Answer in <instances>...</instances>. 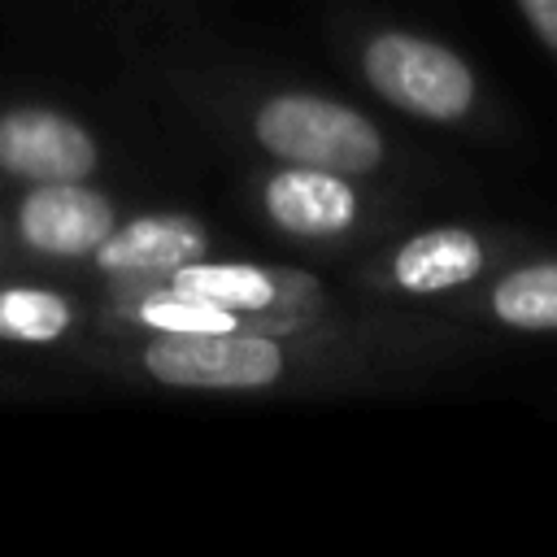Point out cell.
<instances>
[{"instance_id": "6da1fadb", "label": "cell", "mask_w": 557, "mask_h": 557, "mask_svg": "<svg viewBox=\"0 0 557 557\" xmlns=\"http://www.w3.org/2000/svg\"><path fill=\"white\" fill-rule=\"evenodd\" d=\"M122 366L170 392H278L292 379H309L318 361L339 366L348 357L344 335L296 331H191V335H122Z\"/></svg>"}, {"instance_id": "7a4b0ae2", "label": "cell", "mask_w": 557, "mask_h": 557, "mask_svg": "<svg viewBox=\"0 0 557 557\" xmlns=\"http://www.w3.org/2000/svg\"><path fill=\"white\" fill-rule=\"evenodd\" d=\"M348 52H352V74L361 78V87L379 104L422 126L487 131L500 122V109L479 65L426 30L396 26V22H370L352 35Z\"/></svg>"}, {"instance_id": "3957f363", "label": "cell", "mask_w": 557, "mask_h": 557, "mask_svg": "<svg viewBox=\"0 0 557 557\" xmlns=\"http://www.w3.org/2000/svg\"><path fill=\"white\" fill-rule=\"evenodd\" d=\"M239 135L278 165H318L383 183L396 170L392 135L352 100L313 87H265L239 100Z\"/></svg>"}, {"instance_id": "277c9868", "label": "cell", "mask_w": 557, "mask_h": 557, "mask_svg": "<svg viewBox=\"0 0 557 557\" xmlns=\"http://www.w3.org/2000/svg\"><path fill=\"white\" fill-rule=\"evenodd\" d=\"M535 239L518 226H492V222H431L418 231H405L379 248L366 252V261L352 274V287L409 305L422 313H440L448 300L479 287L487 274L522 257Z\"/></svg>"}, {"instance_id": "5b68a950", "label": "cell", "mask_w": 557, "mask_h": 557, "mask_svg": "<svg viewBox=\"0 0 557 557\" xmlns=\"http://www.w3.org/2000/svg\"><path fill=\"white\" fill-rule=\"evenodd\" d=\"M252 205L278 239L322 252L374 244L396 222V205L374 187V178H352L318 165L270 161L252 178Z\"/></svg>"}, {"instance_id": "8992f818", "label": "cell", "mask_w": 557, "mask_h": 557, "mask_svg": "<svg viewBox=\"0 0 557 557\" xmlns=\"http://www.w3.org/2000/svg\"><path fill=\"white\" fill-rule=\"evenodd\" d=\"M170 283H183L226 309H235L248 326L265 331H296V335H344L326 318V296L313 283V274L278 270L261 261H226V257H200L183 265Z\"/></svg>"}, {"instance_id": "52a82bcc", "label": "cell", "mask_w": 557, "mask_h": 557, "mask_svg": "<svg viewBox=\"0 0 557 557\" xmlns=\"http://www.w3.org/2000/svg\"><path fill=\"white\" fill-rule=\"evenodd\" d=\"M435 318L461 326L466 335H557V248L531 244L479 287L448 300Z\"/></svg>"}, {"instance_id": "ba28073f", "label": "cell", "mask_w": 557, "mask_h": 557, "mask_svg": "<svg viewBox=\"0 0 557 557\" xmlns=\"http://www.w3.org/2000/svg\"><path fill=\"white\" fill-rule=\"evenodd\" d=\"M104 165V148L87 122L44 100L0 104V174L30 183L91 178Z\"/></svg>"}, {"instance_id": "9c48e42d", "label": "cell", "mask_w": 557, "mask_h": 557, "mask_svg": "<svg viewBox=\"0 0 557 557\" xmlns=\"http://www.w3.org/2000/svg\"><path fill=\"white\" fill-rule=\"evenodd\" d=\"M117 222H122L117 200L91 178L30 183L13 209V231L22 252L57 265L91 261V252L113 235Z\"/></svg>"}, {"instance_id": "30bf717a", "label": "cell", "mask_w": 557, "mask_h": 557, "mask_svg": "<svg viewBox=\"0 0 557 557\" xmlns=\"http://www.w3.org/2000/svg\"><path fill=\"white\" fill-rule=\"evenodd\" d=\"M213 252V226L187 209H148L113 226V235L91 252V274L109 287L165 283L183 265Z\"/></svg>"}, {"instance_id": "8fae6325", "label": "cell", "mask_w": 557, "mask_h": 557, "mask_svg": "<svg viewBox=\"0 0 557 557\" xmlns=\"http://www.w3.org/2000/svg\"><path fill=\"white\" fill-rule=\"evenodd\" d=\"M104 322L117 335H191V331H239L248 326L235 309L183 287V283H135L113 287L104 300Z\"/></svg>"}, {"instance_id": "7c38bea8", "label": "cell", "mask_w": 557, "mask_h": 557, "mask_svg": "<svg viewBox=\"0 0 557 557\" xmlns=\"http://www.w3.org/2000/svg\"><path fill=\"white\" fill-rule=\"evenodd\" d=\"M87 309L74 292L52 283H0V344L57 348L70 344Z\"/></svg>"}, {"instance_id": "4fadbf2b", "label": "cell", "mask_w": 557, "mask_h": 557, "mask_svg": "<svg viewBox=\"0 0 557 557\" xmlns=\"http://www.w3.org/2000/svg\"><path fill=\"white\" fill-rule=\"evenodd\" d=\"M527 35L557 61V0H513Z\"/></svg>"}, {"instance_id": "5bb4252c", "label": "cell", "mask_w": 557, "mask_h": 557, "mask_svg": "<svg viewBox=\"0 0 557 557\" xmlns=\"http://www.w3.org/2000/svg\"><path fill=\"white\" fill-rule=\"evenodd\" d=\"M0 248H4V222H0Z\"/></svg>"}]
</instances>
